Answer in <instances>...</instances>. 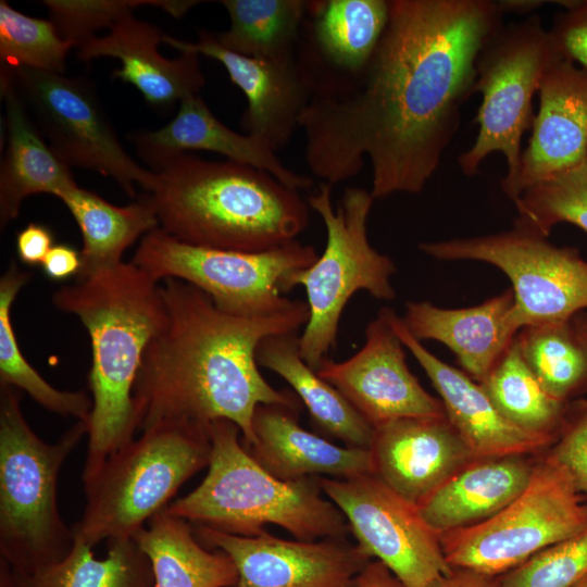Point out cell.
<instances>
[{
    "label": "cell",
    "mask_w": 587,
    "mask_h": 587,
    "mask_svg": "<svg viewBox=\"0 0 587 587\" xmlns=\"http://www.w3.org/2000/svg\"><path fill=\"white\" fill-rule=\"evenodd\" d=\"M164 38L160 28L129 11L114 23L109 34L82 43L76 57L84 62L102 57L118 59L122 67L114 70L112 77L136 87L150 107L168 110L177 101L199 95L205 77L196 52H180L175 59L163 57L158 46Z\"/></svg>",
    "instance_id": "44dd1931"
},
{
    "label": "cell",
    "mask_w": 587,
    "mask_h": 587,
    "mask_svg": "<svg viewBox=\"0 0 587 587\" xmlns=\"http://www.w3.org/2000/svg\"><path fill=\"white\" fill-rule=\"evenodd\" d=\"M587 528V500L548 455L511 503L476 525L439 535L453 569L498 577Z\"/></svg>",
    "instance_id": "8fae6325"
},
{
    "label": "cell",
    "mask_w": 587,
    "mask_h": 587,
    "mask_svg": "<svg viewBox=\"0 0 587 587\" xmlns=\"http://www.w3.org/2000/svg\"><path fill=\"white\" fill-rule=\"evenodd\" d=\"M202 545L223 550L234 561L235 587H351L371 561L345 539L288 540L265 530L239 536L197 525Z\"/></svg>",
    "instance_id": "2e32d148"
},
{
    "label": "cell",
    "mask_w": 587,
    "mask_h": 587,
    "mask_svg": "<svg viewBox=\"0 0 587 587\" xmlns=\"http://www.w3.org/2000/svg\"><path fill=\"white\" fill-rule=\"evenodd\" d=\"M240 429L228 420L209 424V470L197 488L168 503L166 513L220 532L257 536L266 524L296 539H345L350 530L341 511L316 478L282 480L266 472L240 442Z\"/></svg>",
    "instance_id": "5b68a950"
},
{
    "label": "cell",
    "mask_w": 587,
    "mask_h": 587,
    "mask_svg": "<svg viewBox=\"0 0 587 587\" xmlns=\"http://www.w3.org/2000/svg\"><path fill=\"white\" fill-rule=\"evenodd\" d=\"M41 265L47 277L64 280L78 275L82 266L80 252L65 243L54 245Z\"/></svg>",
    "instance_id": "7bdbcfd3"
},
{
    "label": "cell",
    "mask_w": 587,
    "mask_h": 587,
    "mask_svg": "<svg viewBox=\"0 0 587 587\" xmlns=\"http://www.w3.org/2000/svg\"><path fill=\"white\" fill-rule=\"evenodd\" d=\"M391 326L440 396L445 414L476 459L528 455L553 439L527 433L509 422L480 383L427 350L389 309Z\"/></svg>",
    "instance_id": "ffe728a7"
},
{
    "label": "cell",
    "mask_w": 587,
    "mask_h": 587,
    "mask_svg": "<svg viewBox=\"0 0 587 587\" xmlns=\"http://www.w3.org/2000/svg\"><path fill=\"white\" fill-rule=\"evenodd\" d=\"M230 25L209 32L223 49L252 58L282 59L296 54L309 1L222 0Z\"/></svg>",
    "instance_id": "4dcf8cb0"
},
{
    "label": "cell",
    "mask_w": 587,
    "mask_h": 587,
    "mask_svg": "<svg viewBox=\"0 0 587 587\" xmlns=\"http://www.w3.org/2000/svg\"><path fill=\"white\" fill-rule=\"evenodd\" d=\"M573 587H587V574L578 580Z\"/></svg>",
    "instance_id": "c3c4849f"
},
{
    "label": "cell",
    "mask_w": 587,
    "mask_h": 587,
    "mask_svg": "<svg viewBox=\"0 0 587 587\" xmlns=\"http://www.w3.org/2000/svg\"><path fill=\"white\" fill-rule=\"evenodd\" d=\"M587 574V528L496 577L499 587H573Z\"/></svg>",
    "instance_id": "f35d334b"
},
{
    "label": "cell",
    "mask_w": 587,
    "mask_h": 587,
    "mask_svg": "<svg viewBox=\"0 0 587 587\" xmlns=\"http://www.w3.org/2000/svg\"><path fill=\"white\" fill-rule=\"evenodd\" d=\"M72 48L50 20L27 16L0 1L1 65L63 74Z\"/></svg>",
    "instance_id": "8d00e7d4"
},
{
    "label": "cell",
    "mask_w": 587,
    "mask_h": 587,
    "mask_svg": "<svg viewBox=\"0 0 587 587\" xmlns=\"http://www.w3.org/2000/svg\"><path fill=\"white\" fill-rule=\"evenodd\" d=\"M499 9L501 10L502 14L504 13H515V14H524V13H532L541 5L542 3H546V1L540 0H501L497 1Z\"/></svg>",
    "instance_id": "bcb514c9"
},
{
    "label": "cell",
    "mask_w": 587,
    "mask_h": 587,
    "mask_svg": "<svg viewBox=\"0 0 587 587\" xmlns=\"http://www.w3.org/2000/svg\"><path fill=\"white\" fill-rule=\"evenodd\" d=\"M317 258L313 246L296 239L262 252H240L188 245L157 227L141 238L130 262L159 282L173 277L198 287L224 312L263 317L297 304L284 297L283 283Z\"/></svg>",
    "instance_id": "30bf717a"
},
{
    "label": "cell",
    "mask_w": 587,
    "mask_h": 587,
    "mask_svg": "<svg viewBox=\"0 0 587 587\" xmlns=\"http://www.w3.org/2000/svg\"><path fill=\"white\" fill-rule=\"evenodd\" d=\"M88 433L77 421L55 442L43 441L28 425L20 394L0 385V560L16 575H30L71 551L73 529L58 505L63 463Z\"/></svg>",
    "instance_id": "8992f818"
},
{
    "label": "cell",
    "mask_w": 587,
    "mask_h": 587,
    "mask_svg": "<svg viewBox=\"0 0 587 587\" xmlns=\"http://www.w3.org/2000/svg\"><path fill=\"white\" fill-rule=\"evenodd\" d=\"M50 21L59 35L74 48H78L95 32L112 27L126 12L141 5L162 8L178 18L199 1H146V0H45Z\"/></svg>",
    "instance_id": "74e56055"
},
{
    "label": "cell",
    "mask_w": 587,
    "mask_h": 587,
    "mask_svg": "<svg viewBox=\"0 0 587 587\" xmlns=\"http://www.w3.org/2000/svg\"><path fill=\"white\" fill-rule=\"evenodd\" d=\"M312 47L336 73H357L370 60L388 21L389 0L311 1Z\"/></svg>",
    "instance_id": "f546056e"
},
{
    "label": "cell",
    "mask_w": 587,
    "mask_h": 587,
    "mask_svg": "<svg viewBox=\"0 0 587 587\" xmlns=\"http://www.w3.org/2000/svg\"><path fill=\"white\" fill-rule=\"evenodd\" d=\"M148 195L159 227L188 245L262 252L295 240L309 204L270 173L182 153L157 172Z\"/></svg>",
    "instance_id": "277c9868"
},
{
    "label": "cell",
    "mask_w": 587,
    "mask_h": 587,
    "mask_svg": "<svg viewBox=\"0 0 587 587\" xmlns=\"http://www.w3.org/2000/svg\"><path fill=\"white\" fill-rule=\"evenodd\" d=\"M351 587H405L379 561H370L357 575Z\"/></svg>",
    "instance_id": "ee69618b"
},
{
    "label": "cell",
    "mask_w": 587,
    "mask_h": 587,
    "mask_svg": "<svg viewBox=\"0 0 587 587\" xmlns=\"http://www.w3.org/2000/svg\"><path fill=\"white\" fill-rule=\"evenodd\" d=\"M549 30L561 55L587 71V0L564 9Z\"/></svg>",
    "instance_id": "60d3db41"
},
{
    "label": "cell",
    "mask_w": 587,
    "mask_h": 587,
    "mask_svg": "<svg viewBox=\"0 0 587 587\" xmlns=\"http://www.w3.org/2000/svg\"><path fill=\"white\" fill-rule=\"evenodd\" d=\"M103 559L92 548L74 538L68 554L59 562L30 575H16V587H153L148 558L134 538L107 541Z\"/></svg>",
    "instance_id": "1f68e13d"
},
{
    "label": "cell",
    "mask_w": 587,
    "mask_h": 587,
    "mask_svg": "<svg viewBox=\"0 0 587 587\" xmlns=\"http://www.w3.org/2000/svg\"><path fill=\"white\" fill-rule=\"evenodd\" d=\"M134 540L148 558L153 587H235L238 572L223 550H208L189 522L160 511Z\"/></svg>",
    "instance_id": "83f0119b"
},
{
    "label": "cell",
    "mask_w": 587,
    "mask_h": 587,
    "mask_svg": "<svg viewBox=\"0 0 587 587\" xmlns=\"http://www.w3.org/2000/svg\"><path fill=\"white\" fill-rule=\"evenodd\" d=\"M160 291L167 319L147 346L135 382L137 430L165 422L207 426L228 420L249 447L260 404L299 408L294 396L266 382L255 353L264 338L307 324V301L274 315L246 317L220 310L205 292L178 278L163 279Z\"/></svg>",
    "instance_id": "7a4b0ae2"
},
{
    "label": "cell",
    "mask_w": 587,
    "mask_h": 587,
    "mask_svg": "<svg viewBox=\"0 0 587 587\" xmlns=\"http://www.w3.org/2000/svg\"><path fill=\"white\" fill-rule=\"evenodd\" d=\"M538 93L539 109L519 172L501 186L513 201L587 159V71L560 58L545 72Z\"/></svg>",
    "instance_id": "ac0fdd59"
},
{
    "label": "cell",
    "mask_w": 587,
    "mask_h": 587,
    "mask_svg": "<svg viewBox=\"0 0 587 587\" xmlns=\"http://www.w3.org/2000/svg\"><path fill=\"white\" fill-rule=\"evenodd\" d=\"M58 198L73 215L83 238L77 279L121 263L128 247L159 227L147 193L128 205L117 207L76 184Z\"/></svg>",
    "instance_id": "f1b7e54d"
},
{
    "label": "cell",
    "mask_w": 587,
    "mask_h": 587,
    "mask_svg": "<svg viewBox=\"0 0 587 587\" xmlns=\"http://www.w3.org/2000/svg\"><path fill=\"white\" fill-rule=\"evenodd\" d=\"M547 455L569 473L587 500V401L572 402L566 422Z\"/></svg>",
    "instance_id": "ab89813d"
},
{
    "label": "cell",
    "mask_w": 587,
    "mask_h": 587,
    "mask_svg": "<svg viewBox=\"0 0 587 587\" xmlns=\"http://www.w3.org/2000/svg\"><path fill=\"white\" fill-rule=\"evenodd\" d=\"M158 283L133 262L122 261L76 279L52 296L59 310L82 321L91 341L88 385L92 408L83 479L135 438V382L147 346L167 319Z\"/></svg>",
    "instance_id": "3957f363"
},
{
    "label": "cell",
    "mask_w": 587,
    "mask_h": 587,
    "mask_svg": "<svg viewBox=\"0 0 587 587\" xmlns=\"http://www.w3.org/2000/svg\"><path fill=\"white\" fill-rule=\"evenodd\" d=\"M513 309L510 288L478 305L462 309L409 301L401 319L417 340H436L448 347L465 373L482 383L520 332Z\"/></svg>",
    "instance_id": "603a6c76"
},
{
    "label": "cell",
    "mask_w": 587,
    "mask_h": 587,
    "mask_svg": "<svg viewBox=\"0 0 587 587\" xmlns=\"http://www.w3.org/2000/svg\"><path fill=\"white\" fill-rule=\"evenodd\" d=\"M571 321L576 334L587 349V313L585 311L578 312Z\"/></svg>",
    "instance_id": "7dc6e473"
},
{
    "label": "cell",
    "mask_w": 587,
    "mask_h": 587,
    "mask_svg": "<svg viewBox=\"0 0 587 587\" xmlns=\"http://www.w3.org/2000/svg\"><path fill=\"white\" fill-rule=\"evenodd\" d=\"M254 442L245 447L271 475L297 480L316 475L351 478L372 474L369 449L340 447L298 423V409L260 404L254 412Z\"/></svg>",
    "instance_id": "cb8c5ba5"
},
{
    "label": "cell",
    "mask_w": 587,
    "mask_h": 587,
    "mask_svg": "<svg viewBox=\"0 0 587 587\" xmlns=\"http://www.w3.org/2000/svg\"><path fill=\"white\" fill-rule=\"evenodd\" d=\"M316 480L346 517L361 551L387 566L405 587H430L453 571L439 535L417 505L375 475Z\"/></svg>",
    "instance_id": "5bb4252c"
},
{
    "label": "cell",
    "mask_w": 587,
    "mask_h": 587,
    "mask_svg": "<svg viewBox=\"0 0 587 587\" xmlns=\"http://www.w3.org/2000/svg\"><path fill=\"white\" fill-rule=\"evenodd\" d=\"M389 309H379L365 328L363 347L349 359H325L317 374L338 389L373 426L409 417L446 416L440 400L411 373L404 346L396 335Z\"/></svg>",
    "instance_id": "9a60e30c"
},
{
    "label": "cell",
    "mask_w": 587,
    "mask_h": 587,
    "mask_svg": "<svg viewBox=\"0 0 587 587\" xmlns=\"http://www.w3.org/2000/svg\"><path fill=\"white\" fill-rule=\"evenodd\" d=\"M500 413L516 427L557 439L572 402L552 397L525 363L516 340L480 383Z\"/></svg>",
    "instance_id": "d6a6232c"
},
{
    "label": "cell",
    "mask_w": 587,
    "mask_h": 587,
    "mask_svg": "<svg viewBox=\"0 0 587 587\" xmlns=\"http://www.w3.org/2000/svg\"><path fill=\"white\" fill-rule=\"evenodd\" d=\"M16 252L27 265L42 264L53 245L51 229L42 224L28 223L16 235Z\"/></svg>",
    "instance_id": "b9f144b4"
},
{
    "label": "cell",
    "mask_w": 587,
    "mask_h": 587,
    "mask_svg": "<svg viewBox=\"0 0 587 587\" xmlns=\"http://www.w3.org/2000/svg\"><path fill=\"white\" fill-rule=\"evenodd\" d=\"M502 16L491 0H389L361 71L313 75L299 121L311 172L333 186L367 158L374 199L421 192L459 128L477 59Z\"/></svg>",
    "instance_id": "6da1fadb"
},
{
    "label": "cell",
    "mask_w": 587,
    "mask_h": 587,
    "mask_svg": "<svg viewBox=\"0 0 587 587\" xmlns=\"http://www.w3.org/2000/svg\"><path fill=\"white\" fill-rule=\"evenodd\" d=\"M425 254L442 261H479L503 272L512 284L517 328L570 321L587 309V261L574 247H559L515 218L490 235L426 241Z\"/></svg>",
    "instance_id": "7c38bea8"
},
{
    "label": "cell",
    "mask_w": 587,
    "mask_h": 587,
    "mask_svg": "<svg viewBox=\"0 0 587 587\" xmlns=\"http://www.w3.org/2000/svg\"><path fill=\"white\" fill-rule=\"evenodd\" d=\"M255 357L260 366L276 373L290 385L322 433L344 441L347 447L370 448L373 426L302 359L298 332L264 338Z\"/></svg>",
    "instance_id": "4316f807"
},
{
    "label": "cell",
    "mask_w": 587,
    "mask_h": 587,
    "mask_svg": "<svg viewBox=\"0 0 587 587\" xmlns=\"http://www.w3.org/2000/svg\"><path fill=\"white\" fill-rule=\"evenodd\" d=\"M165 43L180 52L190 51L223 64L229 79L247 98L241 127L263 139L275 152L284 148L299 127L300 117L314 91L312 71L295 55L282 59L252 58L223 49L208 30L198 42L165 35Z\"/></svg>",
    "instance_id": "e0dca14e"
},
{
    "label": "cell",
    "mask_w": 587,
    "mask_h": 587,
    "mask_svg": "<svg viewBox=\"0 0 587 587\" xmlns=\"http://www.w3.org/2000/svg\"><path fill=\"white\" fill-rule=\"evenodd\" d=\"M30 118L52 151L70 167L113 178L135 197L149 192L155 172L141 167L124 149L91 80L28 67L1 65Z\"/></svg>",
    "instance_id": "4fadbf2b"
},
{
    "label": "cell",
    "mask_w": 587,
    "mask_h": 587,
    "mask_svg": "<svg viewBox=\"0 0 587 587\" xmlns=\"http://www.w3.org/2000/svg\"><path fill=\"white\" fill-rule=\"evenodd\" d=\"M373 428L372 474L415 505L476 459L446 416L399 419Z\"/></svg>",
    "instance_id": "d6986e66"
},
{
    "label": "cell",
    "mask_w": 587,
    "mask_h": 587,
    "mask_svg": "<svg viewBox=\"0 0 587 587\" xmlns=\"http://www.w3.org/2000/svg\"><path fill=\"white\" fill-rule=\"evenodd\" d=\"M535 465L527 455L475 459L435 489L417 509L438 535L476 525L523 492Z\"/></svg>",
    "instance_id": "d4e9b609"
},
{
    "label": "cell",
    "mask_w": 587,
    "mask_h": 587,
    "mask_svg": "<svg viewBox=\"0 0 587 587\" xmlns=\"http://www.w3.org/2000/svg\"><path fill=\"white\" fill-rule=\"evenodd\" d=\"M128 137L152 172L173 157L190 150H204L263 170L296 190L313 185L309 176L286 167L263 139L239 134L218 121L199 95L184 98L176 116L165 126L157 130L135 132Z\"/></svg>",
    "instance_id": "7402d4cb"
},
{
    "label": "cell",
    "mask_w": 587,
    "mask_h": 587,
    "mask_svg": "<svg viewBox=\"0 0 587 587\" xmlns=\"http://www.w3.org/2000/svg\"><path fill=\"white\" fill-rule=\"evenodd\" d=\"M563 58L537 14L502 25L485 43L476 63L474 92L482 95L473 145L458 159L466 176L479 172L484 160L500 152L507 161L501 186L520 167L522 137L534 121L533 99L547 68Z\"/></svg>",
    "instance_id": "9c48e42d"
},
{
    "label": "cell",
    "mask_w": 587,
    "mask_h": 587,
    "mask_svg": "<svg viewBox=\"0 0 587 587\" xmlns=\"http://www.w3.org/2000/svg\"><path fill=\"white\" fill-rule=\"evenodd\" d=\"M514 203L516 220L547 237L560 223L587 233V159L526 189Z\"/></svg>",
    "instance_id": "d590c367"
},
{
    "label": "cell",
    "mask_w": 587,
    "mask_h": 587,
    "mask_svg": "<svg viewBox=\"0 0 587 587\" xmlns=\"http://www.w3.org/2000/svg\"><path fill=\"white\" fill-rule=\"evenodd\" d=\"M210 454L209 425L165 422L143 430L83 479L86 505L72 527L74 538L91 548L102 540L133 538L209 465Z\"/></svg>",
    "instance_id": "52a82bcc"
},
{
    "label": "cell",
    "mask_w": 587,
    "mask_h": 587,
    "mask_svg": "<svg viewBox=\"0 0 587 587\" xmlns=\"http://www.w3.org/2000/svg\"><path fill=\"white\" fill-rule=\"evenodd\" d=\"M332 187L322 182L307 198L326 228L323 253L309 267L288 275L282 286L283 294L296 286L305 290L309 320L299 336V349L315 371L336 346L341 314L355 292L365 290L378 300L396 296L391 284L396 265L367 238L366 224L375 200L371 191L348 187L335 209Z\"/></svg>",
    "instance_id": "ba28073f"
},
{
    "label": "cell",
    "mask_w": 587,
    "mask_h": 587,
    "mask_svg": "<svg viewBox=\"0 0 587 587\" xmlns=\"http://www.w3.org/2000/svg\"><path fill=\"white\" fill-rule=\"evenodd\" d=\"M29 278L30 274L12 261L0 279V385L24 390L51 412L88 423L92 400L86 391L54 388L30 365L20 349L10 312L16 295Z\"/></svg>",
    "instance_id": "836d02e7"
},
{
    "label": "cell",
    "mask_w": 587,
    "mask_h": 587,
    "mask_svg": "<svg viewBox=\"0 0 587 587\" xmlns=\"http://www.w3.org/2000/svg\"><path fill=\"white\" fill-rule=\"evenodd\" d=\"M571 320L527 326L515 336L525 363L544 388L561 401L587 392V349Z\"/></svg>",
    "instance_id": "e575fe53"
},
{
    "label": "cell",
    "mask_w": 587,
    "mask_h": 587,
    "mask_svg": "<svg viewBox=\"0 0 587 587\" xmlns=\"http://www.w3.org/2000/svg\"><path fill=\"white\" fill-rule=\"evenodd\" d=\"M0 91L4 100L8 147L0 167V225L15 220L23 201L36 193L57 198L76 185L71 167L47 145L14 87L0 67Z\"/></svg>",
    "instance_id": "484cf974"
},
{
    "label": "cell",
    "mask_w": 587,
    "mask_h": 587,
    "mask_svg": "<svg viewBox=\"0 0 587 587\" xmlns=\"http://www.w3.org/2000/svg\"><path fill=\"white\" fill-rule=\"evenodd\" d=\"M430 587H499L496 577L486 576L473 571L453 569Z\"/></svg>",
    "instance_id": "f6af8a7d"
}]
</instances>
